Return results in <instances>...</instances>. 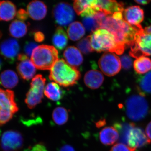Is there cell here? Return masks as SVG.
I'll list each match as a JSON object with an SVG mask.
<instances>
[{
    "instance_id": "cell-33",
    "label": "cell",
    "mask_w": 151,
    "mask_h": 151,
    "mask_svg": "<svg viewBox=\"0 0 151 151\" xmlns=\"http://www.w3.org/2000/svg\"><path fill=\"white\" fill-rule=\"evenodd\" d=\"M91 0H77L73 3V8L77 14L80 15L83 11L90 6Z\"/></svg>"
},
{
    "instance_id": "cell-24",
    "label": "cell",
    "mask_w": 151,
    "mask_h": 151,
    "mask_svg": "<svg viewBox=\"0 0 151 151\" xmlns=\"http://www.w3.org/2000/svg\"><path fill=\"white\" fill-rule=\"evenodd\" d=\"M9 32L13 37L20 38L23 37L27 32V25L24 22L16 19L9 26Z\"/></svg>"
},
{
    "instance_id": "cell-15",
    "label": "cell",
    "mask_w": 151,
    "mask_h": 151,
    "mask_svg": "<svg viewBox=\"0 0 151 151\" xmlns=\"http://www.w3.org/2000/svg\"><path fill=\"white\" fill-rule=\"evenodd\" d=\"M124 19L132 26L140 25L144 19V12L140 7L138 6H131L124 10Z\"/></svg>"
},
{
    "instance_id": "cell-17",
    "label": "cell",
    "mask_w": 151,
    "mask_h": 151,
    "mask_svg": "<svg viewBox=\"0 0 151 151\" xmlns=\"http://www.w3.org/2000/svg\"><path fill=\"white\" fill-rule=\"evenodd\" d=\"M95 5L100 11H103L109 15L117 12H123L124 4L116 1L96 0Z\"/></svg>"
},
{
    "instance_id": "cell-34",
    "label": "cell",
    "mask_w": 151,
    "mask_h": 151,
    "mask_svg": "<svg viewBox=\"0 0 151 151\" xmlns=\"http://www.w3.org/2000/svg\"><path fill=\"white\" fill-rule=\"evenodd\" d=\"M120 61L121 66L125 70H129L132 67V60L131 57L127 55L121 57Z\"/></svg>"
},
{
    "instance_id": "cell-41",
    "label": "cell",
    "mask_w": 151,
    "mask_h": 151,
    "mask_svg": "<svg viewBox=\"0 0 151 151\" xmlns=\"http://www.w3.org/2000/svg\"><path fill=\"white\" fill-rule=\"evenodd\" d=\"M59 151H75L74 148L69 145H66L63 146Z\"/></svg>"
},
{
    "instance_id": "cell-8",
    "label": "cell",
    "mask_w": 151,
    "mask_h": 151,
    "mask_svg": "<svg viewBox=\"0 0 151 151\" xmlns=\"http://www.w3.org/2000/svg\"><path fill=\"white\" fill-rule=\"evenodd\" d=\"M98 65L102 72L108 76L118 74L122 67L120 58L110 52H105L101 56L98 61Z\"/></svg>"
},
{
    "instance_id": "cell-45",
    "label": "cell",
    "mask_w": 151,
    "mask_h": 151,
    "mask_svg": "<svg viewBox=\"0 0 151 151\" xmlns=\"http://www.w3.org/2000/svg\"><path fill=\"white\" fill-rule=\"evenodd\" d=\"M2 66V62L0 58V70L1 69Z\"/></svg>"
},
{
    "instance_id": "cell-5",
    "label": "cell",
    "mask_w": 151,
    "mask_h": 151,
    "mask_svg": "<svg viewBox=\"0 0 151 151\" xmlns=\"http://www.w3.org/2000/svg\"><path fill=\"white\" fill-rule=\"evenodd\" d=\"M127 117L133 121L137 122L145 119L149 111L147 101L140 94H134L127 99L125 103Z\"/></svg>"
},
{
    "instance_id": "cell-35",
    "label": "cell",
    "mask_w": 151,
    "mask_h": 151,
    "mask_svg": "<svg viewBox=\"0 0 151 151\" xmlns=\"http://www.w3.org/2000/svg\"><path fill=\"white\" fill-rule=\"evenodd\" d=\"M37 45L32 42H27L25 44L24 51L25 54L28 57H31L33 51L37 47Z\"/></svg>"
},
{
    "instance_id": "cell-36",
    "label": "cell",
    "mask_w": 151,
    "mask_h": 151,
    "mask_svg": "<svg viewBox=\"0 0 151 151\" xmlns=\"http://www.w3.org/2000/svg\"><path fill=\"white\" fill-rule=\"evenodd\" d=\"M134 149L131 148L129 146L122 143L114 145L110 151H135Z\"/></svg>"
},
{
    "instance_id": "cell-2",
    "label": "cell",
    "mask_w": 151,
    "mask_h": 151,
    "mask_svg": "<svg viewBox=\"0 0 151 151\" xmlns=\"http://www.w3.org/2000/svg\"><path fill=\"white\" fill-rule=\"evenodd\" d=\"M80 76L76 68L69 65L64 59H60L50 70L49 78L60 86L68 87L76 84Z\"/></svg>"
},
{
    "instance_id": "cell-37",
    "label": "cell",
    "mask_w": 151,
    "mask_h": 151,
    "mask_svg": "<svg viewBox=\"0 0 151 151\" xmlns=\"http://www.w3.org/2000/svg\"><path fill=\"white\" fill-rule=\"evenodd\" d=\"M28 14L27 11L25 10L24 9H20L17 12L16 14L17 18L19 20L24 22V21L26 20L28 18Z\"/></svg>"
},
{
    "instance_id": "cell-44",
    "label": "cell",
    "mask_w": 151,
    "mask_h": 151,
    "mask_svg": "<svg viewBox=\"0 0 151 151\" xmlns=\"http://www.w3.org/2000/svg\"><path fill=\"white\" fill-rule=\"evenodd\" d=\"M144 31L147 33H151V25L150 26L146 27L144 29Z\"/></svg>"
},
{
    "instance_id": "cell-18",
    "label": "cell",
    "mask_w": 151,
    "mask_h": 151,
    "mask_svg": "<svg viewBox=\"0 0 151 151\" xmlns=\"http://www.w3.org/2000/svg\"><path fill=\"white\" fill-rule=\"evenodd\" d=\"M63 56L69 65L76 68L83 62V56L79 50L74 46H69L63 52Z\"/></svg>"
},
{
    "instance_id": "cell-12",
    "label": "cell",
    "mask_w": 151,
    "mask_h": 151,
    "mask_svg": "<svg viewBox=\"0 0 151 151\" xmlns=\"http://www.w3.org/2000/svg\"><path fill=\"white\" fill-rule=\"evenodd\" d=\"M17 60V69L21 77L25 80L32 78L36 73V67L28 57L22 53L19 55Z\"/></svg>"
},
{
    "instance_id": "cell-40",
    "label": "cell",
    "mask_w": 151,
    "mask_h": 151,
    "mask_svg": "<svg viewBox=\"0 0 151 151\" xmlns=\"http://www.w3.org/2000/svg\"><path fill=\"white\" fill-rule=\"evenodd\" d=\"M146 134L147 137L151 142V122L148 124L146 127Z\"/></svg>"
},
{
    "instance_id": "cell-13",
    "label": "cell",
    "mask_w": 151,
    "mask_h": 151,
    "mask_svg": "<svg viewBox=\"0 0 151 151\" xmlns=\"http://www.w3.org/2000/svg\"><path fill=\"white\" fill-rule=\"evenodd\" d=\"M150 143L151 141L149 139L142 129L134 127L130 132L127 145L131 148L136 150Z\"/></svg>"
},
{
    "instance_id": "cell-30",
    "label": "cell",
    "mask_w": 151,
    "mask_h": 151,
    "mask_svg": "<svg viewBox=\"0 0 151 151\" xmlns=\"http://www.w3.org/2000/svg\"><path fill=\"white\" fill-rule=\"evenodd\" d=\"M69 117L68 111L63 107H57L52 112V118L55 123L57 125H63L67 122Z\"/></svg>"
},
{
    "instance_id": "cell-42",
    "label": "cell",
    "mask_w": 151,
    "mask_h": 151,
    "mask_svg": "<svg viewBox=\"0 0 151 151\" xmlns=\"http://www.w3.org/2000/svg\"><path fill=\"white\" fill-rule=\"evenodd\" d=\"M106 124V121L105 119H101L96 123V126L97 128H100L103 127Z\"/></svg>"
},
{
    "instance_id": "cell-20",
    "label": "cell",
    "mask_w": 151,
    "mask_h": 151,
    "mask_svg": "<svg viewBox=\"0 0 151 151\" xmlns=\"http://www.w3.org/2000/svg\"><path fill=\"white\" fill-rule=\"evenodd\" d=\"M17 14L16 6L9 1H0V20L9 21Z\"/></svg>"
},
{
    "instance_id": "cell-22",
    "label": "cell",
    "mask_w": 151,
    "mask_h": 151,
    "mask_svg": "<svg viewBox=\"0 0 151 151\" xmlns=\"http://www.w3.org/2000/svg\"><path fill=\"white\" fill-rule=\"evenodd\" d=\"M18 82V76L13 70H5L0 75V84L5 88L12 89L17 85Z\"/></svg>"
},
{
    "instance_id": "cell-32",
    "label": "cell",
    "mask_w": 151,
    "mask_h": 151,
    "mask_svg": "<svg viewBox=\"0 0 151 151\" xmlns=\"http://www.w3.org/2000/svg\"><path fill=\"white\" fill-rule=\"evenodd\" d=\"M77 45L79 51L83 54H89L94 51L91 46L89 36L79 41Z\"/></svg>"
},
{
    "instance_id": "cell-28",
    "label": "cell",
    "mask_w": 151,
    "mask_h": 151,
    "mask_svg": "<svg viewBox=\"0 0 151 151\" xmlns=\"http://www.w3.org/2000/svg\"><path fill=\"white\" fill-rule=\"evenodd\" d=\"M137 84L139 94L144 97L151 94V71L139 77Z\"/></svg>"
},
{
    "instance_id": "cell-3",
    "label": "cell",
    "mask_w": 151,
    "mask_h": 151,
    "mask_svg": "<svg viewBox=\"0 0 151 151\" xmlns=\"http://www.w3.org/2000/svg\"><path fill=\"white\" fill-rule=\"evenodd\" d=\"M58 51L54 47L42 45L35 49L31 59L37 69L50 70L58 60Z\"/></svg>"
},
{
    "instance_id": "cell-19",
    "label": "cell",
    "mask_w": 151,
    "mask_h": 151,
    "mask_svg": "<svg viewBox=\"0 0 151 151\" xmlns=\"http://www.w3.org/2000/svg\"><path fill=\"white\" fill-rule=\"evenodd\" d=\"M104 80L103 74L97 70H89L84 76V83L87 87L91 89L99 88L103 84Z\"/></svg>"
},
{
    "instance_id": "cell-29",
    "label": "cell",
    "mask_w": 151,
    "mask_h": 151,
    "mask_svg": "<svg viewBox=\"0 0 151 151\" xmlns=\"http://www.w3.org/2000/svg\"><path fill=\"white\" fill-rule=\"evenodd\" d=\"M134 67L138 74H145L151 70V59L146 56L140 57L134 61Z\"/></svg>"
},
{
    "instance_id": "cell-26",
    "label": "cell",
    "mask_w": 151,
    "mask_h": 151,
    "mask_svg": "<svg viewBox=\"0 0 151 151\" xmlns=\"http://www.w3.org/2000/svg\"><path fill=\"white\" fill-rule=\"evenodd\" d=\"M67 33L68 37L71 40H78L85 35V28L80 22H73L68 27Z\"/></svg>"
},
{
    "instance_id": "cell-31",
    "label": "cell",
    "mask_w": 151,
    "mask_h": 151,
    "mask_svg": "<svg viewBox=\"0 0 151 151\" xmlns=\"http://www.w3.org/2000/svg\"><path fill=\"white\" fill-rule=\"evenodd\" d=\"M82 23L84 27L88 31L93 32L100 28V24L94 16L84 17L82 20Z\"/></svg>"
},
{
    "instance_id": "cell-14",
    "label": "cell",
    "mask_w": 151,
    "mask_h": 151,
    "mask_svg": "<svg viewBox=\"0 0 151 151\" xmlns=\"http://www.w3.org/2000/svg\"><path fill=\"white\" fill-rule=\"evenodd\" d=\"M19 110L15 101L14 92L7 89H0V111L14 114Z\"/></svg>"
},
{
    "instance_id": "cell-38",
    "label": "cell",
    "mask_w": 151,
    "mask_h": 151,
    "mask_svg": "<svg viewBox=\"0 0 151 151\" xmlns=\"http://www.w3.org/2000/svg\"><path fill=\"white\" fill-rule=\"evenodd\" d=\"M30 151H48L45 145L42 143H38L33 146Z\"/></svg>"
},
{
    "instance_id": "cell-10",
    "label": "cell",
    "mask_w": 151,
    "mask_h": 151,
    "mask_svg": "<svg viewBox=\"0 0 151 151\" xmlns=\"http://www.w3.org/2000/svg\"><path fill=\"white\" fill-rule=\"evenodd\" d=\"M23 142L22 134L15 131L4 132L0 139V145L3 151H18L22 147Z\"/></svg>"
},
{
    "instance_id": "cell-16",
    "label": "cell",
    "mask_w": 151,
    "mask_h": 151,
    "mask_svg": "<svg viewBox=\"0 0 151 151\" xmlns=\"http://www.w3.org/2000/svg\"><path fill=\"white\" fill-rule=\"evenodd\" d=\"M29 16L35 20H41L45 17L47 8L43 2L34 1L30 2L27 6Z\"/></svg>"
},
{
    "instance_id": "cell-25",
    "label": "cell",
    "mask_w": 151,
    "mask_h": 151,
    "mask_svg": "<svg viewBox=\"0 0 151 151\" xmlns=\"http://www.w3.org/2000/svg\"><path fill=\"white\" fill-rule=\"evenodd\" d=\"M52 41L54 46L59 50H62L66 47L68 42V37L62 27L57 28Z\"/></svg>"
},
{
    "instance_id": "cell-4",
    "label": "cell",
    "mask_w": 151,
    "mask_h": 151,
    "mask_svg": "<svg viewBox=\"0 0 151 151\" xmlns=\"http://www.w3.org/2000/svg\"><path fill=\"white\" fill-rule=\"evenodd\" d=\"M91 46L94 51L115 52L118 54V49L114 36L108 30L99 29L89 36Z\"/></svg>"
},
{
    "instance_id": "cell-21",
    "label": "cell",
    "mask_w": 151,
    "mask_h": 151,
    "mask_svg": "<svg viewBox=\"0 0 151 151\" xmlns=\"http://www.w3.org/2000/svg\"><path fill=\"white\" fill-rule=\"evenodd\" d=\"M119 135L114 127H105L101 130L99 134L101 142L105 145H111L116 142L119 139Z\"/></svg>"
},
{
    "instance_id": "cell-9",
    "label": "cell",
    "mask_w": 151,
    "mask_h": 151,
    "mask_svg": "<svg viewBox=\"0 0 151 151\" xmlns=\"http://www.w3.org/2000/svg\"><path fill=\"white\" fill-rule=\"evenodd\" d=\"M53 15L56 23L61 26H66L72 23L75 18L74 10L67 3L60 2L55 6Z\"/></svg>"
},
{
    "instance_id": "cell-6",
    "label": "cell",
    "mask_w": 151,
    "mask_h": 151,
    "mask_svg": "<svg viewBox=\"0 0 151 151\" xmlns=\"http://www.w3.org/2000/svg\"><path fill=\"white\" fill-rule=\"evenodd\" d=\"M46 79L40 74L36 75L32 78L30 88L26 94L25 102L29 109L35 108L40 104L43 98Z\"/></svg>"
},
{
    "instance_id": "cell-27",
    "label": "cell",
    "mask_w": 151,
    "mask_h": 151,
    "mask_svg": "<svg viewBox=\"0 0 151 151\" xmlns=\"http://www.w3.org/2000/svg\"><path fill=\"white\" fill-rule=\"evenodd\" d=\"M115 127L119 134L120 143L127 145L130 132L135 127L134 124L132 123H118L115 124Z\"/></svg>"
},
{
    "instance_id": "cell-23",
    "label": "cell",
    "mask_w": 151,
    "mask_h": 151,
    "mask_svg": "<svg viewBox=\"0 0 151 151\" xmlns=\"http://www.w3.org/2000/svg\"><path fill=\"white\" fill-rule=\"evenodd\" d=\"M44 94L50 100L58 101L62 99L64 95V92L58 84L52 82L48 83L45 86Z\"/></svg>"
},
{
    "instance_id": "cell-1",
    "label": "cell",
    "mask_w": 151,
    "mask_h": 151,
    "mask_svg": "<svg viewBox=\"0 0 151 151\" xmlns=\"http://www.w3.org/2000/svg\"><path fill=\"white\" fill-rule=\"evenodd\" d=\"M100 28L108 30L115 37L118 49V55L124 53L127 47L131 46L138 33L143 29L141 25H131L124 19H116L108 15L102 22Z\"/></svg>"
},
{
    "instance_id": "cell-7",
    "label": "cell",
    "mask_w": 151,
    "mask_h": 151,
    "mask_svg": "<svg viewBox=\"0 0 151 151\" xmlns=\"http://www.w3.org/2000/svg\"><path fill=\"white\" fill-rule=\"evenodd\" d=\"M130 56L137 58L141 56L151 55V33H147L144 29L138 33L131 45Z\"/></svg>"
},
{
    "instance_id": "cell-43",
    "label": "cell",
    "mask_w": 151,
    "mask_h": 151,
    "mask_svg": "<svg viewBox=\"0 0 151 151\" xmlns=\"http://www.w3.org/2000/svg\"><path fill=\"white\" fill-rule=\"evenodd\" d=\"M136 3H137L139 4L142 5H145L148 4L151 2V1L149 0H137V1H135Z\"/></svg>"
},
{
    "instance_id": "cell-46",
    "label": "cell",
    "mask_w": 151,
    "mask_h": 151,
    "mask_svg": "<svg viewBox=\"0 0 151 151\" xmlns=\"http://www.w3.org/2000/svg\"><path fill=\"white\" fill-rule=\"evenodd\" d=\"M2 35V33L1 32V31H0V39Z\"/></svg>"
},
{
    "instance_id": "cell-39",
    "label": "cell",
    "mask_w": 151,
    "mask_h": 151,
    "mask_svg": "<svg viewBox=\"0 0 151 151\" xmlns=\"http://www.w3.org/2000/svg\"><path fill=\"white\" fill-rule=\"evenodd\" d=\"M34 38L38 42H42L45 39L44 35L41 32H37L34 34Z\"/></svg>"
},
{
    "instance_id": "cell-11",
    "label": "cell",
    "mask_w": 151,
    "mask_h": 151,
    "mask_svg": "<svg viewBox=\"0 0 151 151\" xmlns=\"http://www.w3.org/2000/svg\"><path fill=\"white\" fill-rule=\"evenodd\" d=\"M19 45L15 39H7L2 42L0 45V53L9 63L14 62L19 54Z\"/></svg>"
}]
</instances>
